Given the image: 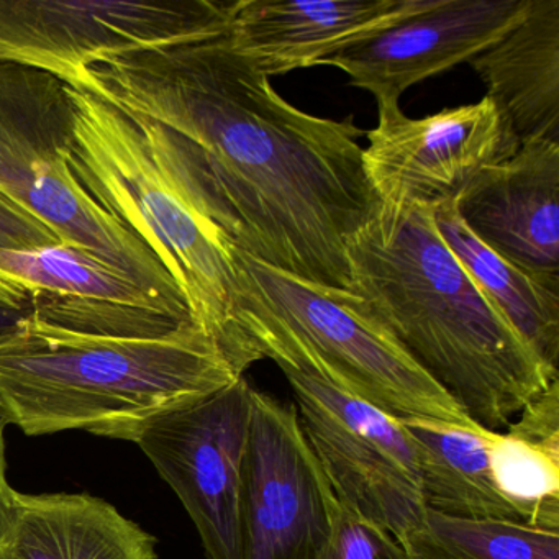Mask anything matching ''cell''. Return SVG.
<instances>
[{"label":"cell","mask_w":559,"mask_h":559,"mask_svg":"<svg viewBox=\"0 0 559 559\" xmlns=\"http://www.w3.org/2000/svg\"><path fill=\"white\" fill-rule=\"evenodd\" d=\"M83 93L171 130L235 248L349 290L346 243L381 204L352 119L297 109L225 35L94 64Z\"/></svg>","instance_id":"obj_1"},{"label":"cell","mask_w":559,"mask_h":559,"mask_svg":"<svg viewBox=\"0 0 559 559\" xmlns=\"http://www.w3.org/2000/svg\"><path fill=\"white\" fill-rule=\"evenodd\" d=\"M346 260L349 290L474 424L507 430L559 381L444 243L431 205L381 202Z\"/></svg>","instance_id":"obj_2"},{"label":"cell","mask_w":559,"mask_h":559,"mask_svg":"<svg viewBox=\"0 0 559 559\" xmlns=\"http://www.w3.org/2000/svg\"><path fill=\"white\" fill-rule=\"evenodd\" d=\"M241 374L192 320L158 338L87 335L28 317L0 342V414L28 437L139 440L156 418Z\"/></svg>","instance_id":"obj_3"},{"label":"cell","mask_w":559,"mask_h":559,"mask_svg":"<svg viewBox=\"0 0 559 559\" xmlns=\"http://www.w3.org/2000/svg\"><path fill=\"white\" fill-rule=\"evenodd\" d=\"M71 171L150 248L178 286L192 322L245 376L251 361L237 322L235 247L212 218L171 130L91 93L71 90Z\"/></svg>","instance_id":"obj_4"},{"label":"cell","mask_w":559,"mask_h":559,"mask_svg":"<svg viewBox=\"0 0 559 559\" xmlns=\"http://www.w3.org/2000/svg\"><path fill=\"white\" fill-rule=\"evenodd\" d=\"M234 254L237 322L251 361V342L266 340L392 417L477 425L407 355L358 294L267 266L238 248Z\"/></svg>","instance_id":"obj_5"},{"label":"cell","mask_w":559,"mask_h":559,"mask_svg":"<svg viewBox=\"0 0 559 559\" xmlns=\"http://www.w3.org/2000/svg\"><path fill=\"white\" fill-rule=\"evenodd\" d=\"M73 130L70 86L34 68L0 63V192L37 215L64 245L129 274L189 317L178 286L155 254L107 214L71 171Z\"/></svg>","instance_id":"obj_6"},{"label":"cell","mask_w":559,"mask_h":559,"mask_svg":"<svg viewBox=\"0 0 559 559\" xmlns=\"http://www.w3.org/2000/svg\"><path fill=\"white\" fill-rule=\"evenodd\" d=\"M235 2L0 0V63L34 68L74 91L110 58L222 37Z\"/></svg>","instance_id":"obj_7"},{"label":"cell","mask_w":559,"mask_h":559,"mask_svg":"<svg viewBox=\"0 0 559 559\" xmlns=\"http://www.w3.org/2000/svg\"><path fill=\"white\" fill-rule=\"evenodd\" d=\"M340 502L294 404L251 388L241 466V559H317Z\"/></svg>","instance_id":"obj_8"},{"label":"cell","mask_w":559,"mask_h":559,"mask_svg":"<svg viewBox=\"0 0 559 559\" xmlns=\"http://www.w3.org/2000/svg\"><path fill=\"white\" fill-rule=\"evenodd\" d=\"M245 376L156 418L135 441L175 490L209 559H241V466L250 421Z\"/></svg>","instance_id":"obj_9"},{"label":"cell","mask_w":559,"mask_h":559,"mask_svg":"<svg viewBox=\"0 0 559 559\" xmlns=\"http://www.w3.org/2000/svg\"><path fill=\"white\" fill-rule=\"evenodd\" d=\"M362 163L382 204L454 201L487 166L510 158L519 142L489 97L411 119L401 106L378 107Z\"/></svg>","instance_id":"obj_10"},{"label":"cell","mask_w":559,"mask_h":559,"mask_svg":"<svg viewBox=\"0 0 559 559\" xmlns=\"http://www.w3.org/2000/svg\"><path fill=\"white\" fill-rule=\"evenodd\" d=\"M532 0H428L397 24L320 61L368 91L378 107L401 106L408 87L430 80L496 44L525 19Z\"/></svg>","instance_id":"obj_11"},{"label":"cell","mask_w":559,"mask_h":559,"mask_svg":"<svg viewBox=\"0 0 559 559\" xmlns=\"http://www.w3.org/2000/svg\"><path fill=\"white\" fill-rule=\"evenodd\" d=\"M456 211L486 247L559 290V142L520 143L466 186Z\"/></svg>","instance_id":"obj_12"},{"label":"cell","mask_w":559,"mask_h":559,"mask_svg":"<svg viewBox=\"0 0 559 559\" xmlns=\"http://www.w3.org/2000/svg\"><path fill=\"white\" fill-rule=\"evenodd\" d=\"M428 0H240L228 47L264 76L319 67L342 48L415 14Z\"/></svg>","instance_id":"obj_13"},{"label":"cell","mask_w":559,"mask_h":559,"mask_svg":"<svg viewBox=\"0 0 559 559\" xmlns=\"http://www.w3.org/2000/svg\"><path fill=\"white\" fill-rule=\"evenodd\" d=\"M294 395L304 433L340 506L391 533L408 549L427 516L420 479L381 444L349 430L312 399Z\"/></svg>","instance_id":"obj_14"},{"label":"cell","mask_w":559,"mask_h":559,"mask_svg":"<svg viewBox=\"0 0 559 559\" xmlns=\"http://www.w3.org/2000/svg\"><path fill=\"white\" fill-rule=\"evenodd\" d=\"M516 142H559V0H532L520 24L469 61Z\"/></svg>","instance_id":"obj_15"},{"label":"cell","mask_w":559,"mask_h":559,"mask_svg":"<svg viewBox=\"0 0 559 559\" xmlns=\"http://www.w3.org/2000/svg\"><path fill=\"white\" fill-rule=\"evenodd\" d=\"M5 559H158L156 538L90 493L17 492Z\"/></svg>","instance_id":"obj_16"},{"label":"cell","mask_w":559,"mask_h":559,"mask_svg":"<svg viewBox=\"0 0 559 559\" xmlns=\"http://www.w3.org/2000/svg\"><path fill=\"white\" fill-rule=\"evenodd\" d=\"M399 420L417 451L427 510L461 520L525 523L493 484L487 457L489 430L427 417Z\"/></svg>","instance_id":"obj_17"},{"label":"cell","mask_w":559,"mask_h":559,"mask_svg":"<svg viewBox=\"0 0 559 559\" xmlns=\"http://www.w3.org/2000/svg\"><path fill=\"white\" fill-rule=\"evenodd\" d=\"M435 224L503 319L549 369L559 372V290L549 289L476 238L457 215L456 199L435 207Z\"/></svg>","instance_id":"obj_18"},{"label":"cell","mask_w":559,"mask_h":559,"mask_svg":"<svg viewBox=\"0 0 559 559\" xmlns=\"http://www.w3.org/2000/svg\"><path fill=\"white\" fill-rule=\"evenodd\" d=\"M415 559H559V532L502 520H461L427 510L408 543Z\"/></svg>","instance_id":"obj_19"},{"label":"cell","mask_w":559,"mask_h":559,"mask_svg":"<svg viewBox=\"0 0 559 559\" xmlns=\"http://www.w3.org/2000/svg\"><path fill=\"white\" fill-rule=\"evenodd\" d=\"M487 457L497 490L526 525L559 532V441L489 431Z\"/></svg>","instance_id":"obj_20"},{"label":"cell","mask_w":559,"mask_h":559,"mask_svg":"<svg viewBox=\"0 0 559 559\" xmlns=\"http://www.w3.org/2000/svg\"><path fill=\"white\" fill-rule=\"evenodd\" d=\"M317 559H415L391 533L340 506L335 533Z\"/></svg>","instance_id":"obj_21"},{"label":"cell","mask_w":559,"mask_h":559,"mask_svg":"<svg viewBox=\"0 0 559 559\" xmlns=\"http://www.w3.org/2000/svg\"><path fill=\"white\" fill-rule=\"evenodd\" d=\"M64 245L37 215L0 192V250L34 251Z\"/></svg>","instance_id":"obj_22"},{"label":"cell","mask_w":559,"mask_h":559,"mask_svg":"<svg viewBox=\"0 0 559 559\" xmlns=\"http://www.w3.org/2000/svg\"><path fill=\"white\" fill-rule=\"evenodd\" d=\"M9 421L0 414V559H4L14 538L17 522V490L8 480V456H5V428Z\"/></svg>","instance_id":"obj_23"},{"label":"cell","mask_w":559,"mask_h":559,"mask_svg":"<svg viewBox=\"0 0 559 559\" xmlns=\"http://www.w3.org/2000/svg\"><path fill=\"white\" fill-rule=\"evenodd\" d=\"M32 316V309L0 300V342L17 332L19 326Z\"/></svg>","instance_id":"obj_24"},{"label":"cell","mask_w":559,"mask_h":559,"mask_svg":"<svg viewBox=\"0 0 559 559\" xmlns=\"http://www.w3.org/2000/svg\"><path fill=\"white\" fill-rule=\"evenodd\" d=\"M5 559V558H4Z\"/></svg>","instance_id":"obj_25"}]
</instances>
